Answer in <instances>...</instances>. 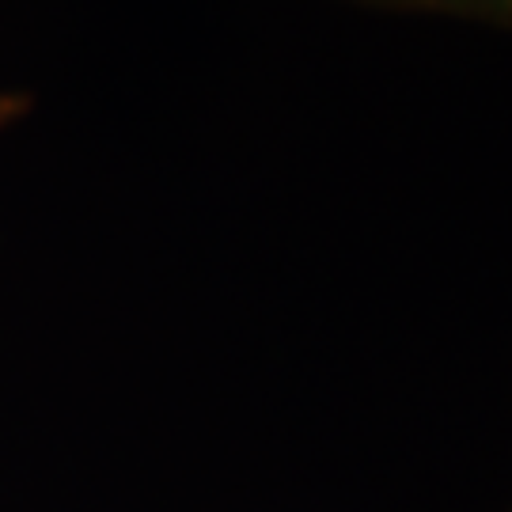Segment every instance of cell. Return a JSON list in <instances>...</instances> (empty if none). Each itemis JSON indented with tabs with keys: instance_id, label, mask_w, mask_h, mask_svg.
Masks as SVG:
<instances>
[{
	"instance_id": "6da1fadb",
	"label": "cell",
	"mask_w": 512,
	"mask_h": 512,
	"mask_svg": "<svg viewBox=\"0 0 512 512\" xmlns=\"http://www.w3.org/2000/svg\"><path fill=\"white\" fill-rule=\"evenodd\" d=\"M406 8L478 23H512V0H406Z\"/></svg>"
},
{
	"instance_id": "7a4b0ae2",
	"label": "cell",
	"mask_w": 512,
	"mask_h": 512,
	"mask_svg": "<svg viewBox=\"0 0 512 512\" xmlns=\"http://www.w3.org/2000/svg\"><path fill=\"white\" fill-rule=\"evenodd\" d=\"M27 114H31V95L0 80V145L27 122Z\"/></svg>"
},
{
	"instance_id": "3957f363",
	"label": "cell",
	"mask_w": 512,
	"mask_h": 512,
	"mask_svg": "<svg viewBox=\"0 0 512 512\" xmlns=\"http://www.w3.org/2000/svg\"><path fill=\"white\" fill-rule=\"evenodd\" d=\"M361 4H380V8H406V0H361Z\"/></svg>"
}]
</instances>
